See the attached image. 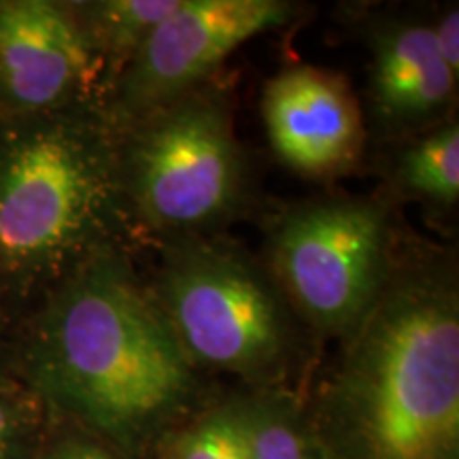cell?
Returning a JSON list of instances; mask_svg holds the SVG:
<instances>
[{"label": "cell", "mask_w": 459, "mask_h": 459, "mask_svg": "<svg viewBox=\"0 0 459 459\" xmlns=\"http://www.w3.org/2000/svg\"><path fill=\"white\" fill-rule=\"evenodd\" d=\"M432 37L446 68L459 77V9L453 3L438 17H432Z\"/></svg>", "instance_id": "e0dca14e"}, {"label": "cell", "mask_w": 459, "mask_h": 459, "mask_svg": "<svg viewBox=\"0 0 459 459\" xmlns=\"http://www.w3.org/2000/svg\"><path fill=\"white\" fill-rule=\"evenodd\" d=\"M328 459H459V266L398 240L381 296L304 385Z\"/></svg>", "instance_id": "7a4b0ae2"}, {"label": "cell", "mask_w": 459, "mask_h": 459, "mask_svg": "<svg viewBox=\"0 0 459 459\" xmlns=\"http://www.w3.org/2000/svg\"><path fill=\"white\" fill-rule=\"evenodd\" d=\"M368 48L364 124L381 145L411 139L457 117L455 77L432 37V17L415 11H377L361 20Z\"/></svg>", "instance_id": "9c48e42d"}, {"label": "cell", "mask_w": 459, "mask_h": 459, "mask_svg": "<svg viewBox=\"0 0 459 459\" xmlns=\"http://www.w3.org/2000/svg\"><path fill=\"white\" fill-rule=\"evenodd\" d=\"M49 406L26 383L0 389V459H34Z\"/></svg>", "instance_id": "9a60e30c"}, {"label": "cell", "mask_w": 459, "mask_h": 459, "mask_svg": "<svg viewBox=\"0 0 459 459\" xmlns=\"http://www.w3.org/2000/svg\"><path fill=\"white\" fill-rule=\"evenodd\" d=\"M115 130L128 213L153 243L213 237L249 206L251 164L213 79Z\"/></svg>", "instance_id": "5b68a950"}, {"label": "cell", "mask_w": 459, "mask_h": 459, "mask_svg": "<svg viewBox=\"0 0 459 459\" xmlns=\"http://www.w3.org/2000/svg\"><path fill=\"white\" fill-rule=\"evenodd\" d=\"M158 247L147 287L194 368L243 389L302 394L313 338L260 257L220 234Z\"/></svg>", "instance_id": "277c9868"}, {"label": "cell", "mask_w": 459, "mask_h": 459, "mask_svg": "<svg viewBox=\"0 0 459 459\" xmlns=\"http://www.w3.org/2000/svg\"><path fill=\"white\" fill-rule=\"evenodd\" d=\"M254 459H328L291 389H243Z\"/></svg>", "instance_id": "5bb4252c"}, {"label": "cell", "mask_w": 459, "mask_h": 459, "mask_svg": "<svg viewBox=\"0 0 459 459\" xmlns=\"http://www.w3.org/2000/svg\"><path fill=\"white\" fill-rule=\"evenodd\" d=\"M34 459H132L105 436L49 409Z\"/></svg>", "instance_id": "2e32d148"}, {"label": "cell", "mask_w": 459, "mask_h": 459, "mask_svg": "<svg viewBox=\"0 0 459 459\" xmlns=\"http://www.w3.org/2000/svg\"><path fill=\"white\" fill-rule=\"evenodd\" d=\"M398 240L385 198L325 196L283 206L260 260L313 341L341 342L381 296Z\"/></svg>", "instance_id": "8992f818"}, {"label": "cell", "mask_w": 459, "mask_h": 459, "mask_svg": "<svg viewBox=\"0 0 459 459\" xmlns=\"http://www.w3.org/2000/svg\"><path fill=\"white\" fill-rule=\"evenodd\" d=\"M262 119L274 158L308 179H336L364 162L368 132L347 77L330 68H283L264 85Z\"/></svg>", "instance_id": "30bf717a"}, {"label": "cell", "mask_w": 459, "mask_h": 459, "mask_svg": "<svg viewBox=\"0 0 459 459\" xmlns=\"http://www.w3.org/2000/svg\"><path fill=\"white\" fill-rule=\"evenodd\" d=\"M22 383L132 459L217 389L172 336L130 251L96 255L13 330Z\"/></svg>", "instance_id": "6da1fadb"}, {"label": "cell", "mask_w": 459, "mask_h": 459, "mask_svg": "<svg viewBox=\"0 0 459 459\" xmlns=\"http://www.w3.org/2000/svg\"><path fill=\"white\" fill-rule=\"evenodd\" d=\"M387 166V183L395 198H409L434 211H451L459 203V122L395 143Z\"/></svg>", "instance_id": "8fae6325"}, {"label": "cell", "mask_w": 459, "mask_h": 459, "mask_svg": "<svg viewBox=\"0 0 459 459\" xmlns=\"http://www.w3.org/2000/svg\"><path fill=\"white\" fill-rule=\"evenodd\" d=\"M152 459H254L243 387L215 392L160 440Z\"/></svg>", "instance_id": "4fadbf2b"}, {"label": "cell", "mask_w": 459, "mask_h": 459, "mask_svg": "<svg viewBox=\"0 0 459 459\" xmlns=\"http://www.w3.org/2000/svg\"><path fill=\"white\" fill-rule=\"evenodd\" d=\"M139 237L100 100L0 117V321L15 330L96 255Z\"/></svg>", "instance_id": "3957f363"}, {"label": "cell", "mask_w": 459, "mask_h": 459, "mask_svg": "<svg viewBox=\"0 0 459 459\" xmlns=\"http://www.w3.org/2000/svg\"><path fill=\"white\" fill-rule=\"evenodd\" d=\"M15 332L0 321V389L20 383L15 368Z\"/></svg>", "instance_id": "ac0fdd59"}, {"label": "cell", "mask_w": 459, "mask_h": 459, "mask_svg": "<svg viewBox=\"0 0 459 459\" xmlns=\"http://www.w3.org/2000/svg\"><path fill=\"white\" fill-rule=\"evenodd\" d=\"M287 0H181L115 79L100 105L113 126L209 83L240 45L294 22Z\"/></svg>", "instance_id": "52a82bcc"}, {"label": "cell", "mask_w": 459, "mask_h": 459, "mask_svg": "<svg viewBox=\"0 0 459 459\" xmlns=\"http://www.w3.org/2000/svg\"><path fill=\"white\" fill-rule=\"evenodd\" d=\"M71 3L90 49L105 73L102 96L181 0H79Z\"/></svg>", "instance_id": "7c38bea8"}, {"label": "cell", "mask_w": 459, "mask_h": 459, "mask_svg": "<svg viewBox=\"0 0 459 459\" xmlns=\"http://www.w3.org/2000/svg\"><path fill=\"white\" fill-rule=\"evenodd\" d=\"M102 82L68 0H0V117L100 100Z\"/></svg>", "instance_id": "ba28073f"}]
</instances>
